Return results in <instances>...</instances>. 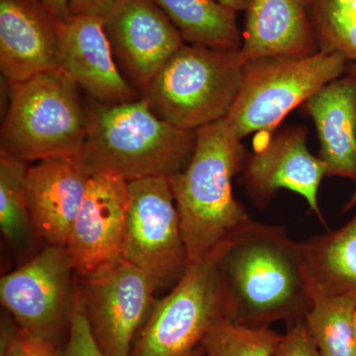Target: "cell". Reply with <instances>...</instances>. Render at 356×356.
I'll list each match as a JSON object with an SVG mask.
<instances>
[{
  "label": "cell",
  "mask_w": 356,
  "mask_h": 356,
  "mask_svg": "<svg viewBox=\"0 0 356 356\" xmlns=\"http://www.w3.org/2000/svg\"><path fill=\"white\" fill-rule=\"evenodd\" d=\"M229 318L248 327L303 320L313 304L301 243L250 220L218 250Z\"/></svg>",
  "instance_id": "6da1fadb"
},
{
  "label": "cell",
  "mask_w": 356,
  "mask_h": 356,
  "mask_svg": "<svg viewBox=\"0 0 356 356\" xmlns=\"http://www.w3.org/2000/svg\"><path fill=\"white\" fill-rule=\"evenodd\" d=\"M195 133L188 165L168 177L189 264L205 261L252 220L232 191L248 156L242 140L224 118Z\"/></svg>",
  "instance_id": "7a4b0ae2"
},
{
  "label": "cell",
  "mask_w": 356,
  "mask_h": 356,
  "mask_svg": "<svg viewBox=\"0 0 356 356\" xmlns=\"http://www.w3.org/2000/svg\"><path fill=\"white\" fill-rule=\"evenodd\" d=\"M86 106L88 134L79 158L89 175L108 173L130 181L170 177L188 165L196 133L161 119L142 96L119 104L90 98Z\"/></svg>",
  "instance_id": "3957f363"
},
{
  "label": "cell",
  "mask_w": 356,
  "mask_h": 356,
  "mask_svg": "<svg viewBox=\"0 0 356 356\" xmlns=\"http://www.w3.org/2000/svg\"><path fill=\"white\" fill-rule=\"evenodd\" d=\"M9 86L0 131L1 151L37 163L79 156L88 134V112L79 88L60 72H49Z\"/></svg>",
  "instance_id": "277c9868"
},
{
  "label": "cell",
  "mask_w": 356,
  "mask_h": 356,
  "mask_svg": "<svg viewBox=\"0 0 356 356\" xmlns=\"http://www.w3.org/2000/svg\"><path fill=\"white\" fill-rule=\"evenodd\" d=\"M243 69L240 50L184 44L140 96L163 120L195 132L227 116L242 86Z\"/></svg>",
  "instance_id": "5b68a950"
},
{
  "label": "cell",
  "mask_w": 356,
  "mask_h": 356,
  "mask_svg": "<svg viewBox=\"0 0 356 356\" xmlns=\"http://www.w3.org/2000/svg\"><path fill=\"white\" fill-rule=\"evenodd\" d=\"M348 64L339 54L321 51L308 57L245 63L242 86L225 121L240 140L252 133L273 132L289 112L343 76Z\"/></svg>",
  "instance_id": "8992f818"
},
{
  "label": "cell",
  "mask_w": 356,
  "mask_h": 356,
  "mask_svg": "<svg viewBox=\"0 0 356 356\" xmlns=\"http://www.w3.org/2000/svg\"><path fill=\"white\" fill-rule=\"evenodd\" d=\"M218 250L189 264L170 294L154 300L131 356H189L218 323L229 318Z\"/></svg>",
  "instance_id": "52a82bcc"
},
{
  "label": "cell",
  "mask_w": 356,
  "mask_h": 356,
  "mask_svg": "<svg viewBox=\"0 0 356 356\" xmlns=\"http://www.w3.org/2000/svg\"><path fill=\"white\" fill-rule=\"evenodd\" d=\"M128 196L122 259L144 271L156 289L177 284L189 261L168 177L130 180Z\"/></svg>",
  "instance_id": "ba28073f"
},
{
  "label": "cell",
  "mask_w": 356,
  "mask_h": 356,
  "mask_svg": "<svg viewBox=\"0 0 356 356\" xmlns=\"http://www.w3.org/2000/svg\"><path fill=\"white\" fill-rule=\"evenodd\" d=\"M81 277L79 295L100 348L107 356H131L154 305L153 281L123 259Z\"/></svg>",
  "instance_id": "9c48e42d"
},
{
  "label": "cell",
  "mask_w": 356,
  "mask_h": 356,
  "mask_svg": "<svg viewBox=\"0 0 356 356\" xmlns=\"http://www.w3.org/2000/svg\"><path fill=\"white\" fill-rule=\"evenodd\" d=\"M72 270L67 248L48 245L25 266L2 276L1 304L21 331L54 343L72 315Z\"/></svg>",
  "instance_id": "30bf717a"
},
{
  "label": "cell",
  "mask_w": 356,
  "mask_h": 356,
  "mask_svg": "<svg viewBox=\"0 0 356 356\" xmlns=\"http://www.w3.org/2000/svg\"><path fill=\"white\" fill-rule=\"evenodd\" d=\"M102 19L115 62L140 95L186 44L153 0H116Z\"/></svg>",
  "instance_id": "8fae6325"
},
{
  "label": "cell",
  "mask_w": 356,
  "mask_h": 356,
  "mask_svg": "<svg viewBox=\"0 0 356 356\" xmlns=\"http://www.w3.org/2000/svg\"><path fill=\"white\" fill-rule=\"evenodd\" d=\"M128 204L127 180L108 173L90 175L65 247L79 275L122 261Z\"/></svg>",
  "instance_id": "7c38bea8"
},
{
  "label": "cell",
  "mask_w": 356,
  "mask_h": 356,
  "mask_svg": "<svg viewBox=\"0 0 356 356\" xmlns=\"http://www.w3.org/2000/svg\"><path fill=\"white\" fill-rule=\"evenodd\" d=\"M308 130L303 126L286 129L261 149L247 156L242 170L243 184L257 207H264L280 189L300 194L309 208L323 219L318 191L327 175L324 163L307 147Z\"/></svg>",
  "instance_id": "4fadbf2b"
},
{
  "label": "cell",
  "mask_w": 356,
  "mask_h": 356,
  "mask_svg": "<svg viewBox=\"0 0 356 356\" xmlns=\"http://www.w3.org/2000/svg\"><path fill=\"white\" fill-rule=\"evenodd\" d=\"M58 72L102 104L140 97L115 62L100 16H72L58 23Z\"/></svg>",
  "instance_id": "5bb4252c"
},
{
  "label": "cell",
  "mask_w": 356,
  "mask_h": 356,
  "mask_svg": "<svg viewBox=\"0 0 356 356\" xmlns=\"http://www.w3.org/2000/svg\"><path fill=\"white\" fill-rule=\"evenodd\" d=\"M90 177L79 156H56L28 166L25 195L35 233L67 247Z\"/></svg>",
  "instance_id": "9a60e30c"
},
{
  "label": "cell",
  "mask_w": 356,
  "mask_h": 356,
  "mask_svg": "<svg viewBox=\"0 0 356 356\" xmlns=\"http://www.w3.org/2000/svg\"><path fill=\"white\" fill-rule=\"evenodd\" d=\"M58 23L40 0H0V70L8 84L58 72Z\"/></svg>",
  "instance_id": "2e32d148"
},
{
  "label": "cell",
  "mask_w": 356,
  "mask_h": 356,
  "mask_svg": "<svg viewBox=\"0 0 356 356\" xmlns=\"http://www.w3.org/2000/svg\"><path fill=\"white\" fill-rule=\"evenodd\" d=\"M240 49L243 63L269 57H308L318 51L312 0H250Z\"/></svg>",
  "instance_id": "e0dca14e"
},
{
  "label": "cell",
  "mask_w": 356,
  "mask_h": 356,
  "mask_svg": "<svg viewBox=\"0 0 356 356\" xmlns=\"http://www.w3.org/2000/svg\"><path fill=\"white\" fill-rule=\"evenodd\" d=\"M302 105L317 129L327 177L356 180V76L346 70Z\"/></svg>",
  "instance_id": "ac0fdd59"
},
{
  "label": "cell",
  "mask_w": 356,
  "mask_h": 356,
  "mask_svg": "<svg viewBox=\"0 0 356 356\" xmlns=\"http://www.w3.org/2000/svg\"><path fill=\"white\" fill-rule=\"evenodd\" d=\"M312 291L356 297V214L348 224L301 243Z\"/></svg>",
  "instance_id": "d6986e66"
},
{
  "label": "cell",
  "mask_w": 356,
  "mask_h": 356,
  "mask_svg": "<svg viewBox=\"0 0 356 356\" xmlns=\"http://www.w3.org/2000/svg\"><path fill=\"white\" fill-rule=\"evenodd\" d=\"M185 43L221 51L240 50L243 33L236 11L214 0H153Z\"/></svg>",
  "instance_id": "ffe728a7"
},
{
  "label": "cell",
  "mask_w": 356,
  "mask_h": 356,
  "mask_svg": "<svg viewBox=\"0 0 356 356\" xmlns=\"http://www.w3.org/2000/svg\"><path fill=\"white\" fill-rule=\"evenodd\" d=\"M355 311L356 297L314 295L303 322L322 356H356Z\"/></svg>",
  "instance_id": "44dd1931"
},
{
  "label": "cell",
  "mask_w": 356,
  "mask_h": 356,
  "mask_svg": "<svg viewBox=\"0 0 356 356\" xmlns=\"http://www.w3.org/2000/svg\"><path fill=\"white\" fill-rule=\"evenodd\" d=\"M28 166L22 159L0 151V229L6 242L18 248L29 245L36 234L26 202Z\"/></svg>",
  "instance_id": "7402d4cb"
},
{
  "label": "cell",
  "mask_w": 356,
  "mask_h": 356,
  "mask_svg": "<svg viewBox=\"0 0 356 356\" xmlns=\"http://www.w3.org/2000/svg\"><path fill=\"white\" fill-rule=\"evenodd\" d=\"M312 23L318 51L356 65V0H312Z\"/></svg>",
  "instance_id": "603a6c76"
},
{
  "label": "cell",
  "mask_w": 356,
  "mask_h": 356,
  "mask_svg": "<svg viewBox=\"0 0 356 356\" xmlns=\"http://www.w3.org/2000/svg\"><path fill=\"white\" fill-rule=\"evenodd\" d=\"M282 336L268 327H248L225 318L201 346L205 356H273Z\"/></svg>",
  "instance_id": "cb8c5ba5"
},
{
  "label": "cell",
  "mask_w": 356,
  "mask_h": 356,
  "mask_svg": "<svg viewBox=\"0 0 356 356\" xmlns=\"http://www.w3.org/2000/svg\"><path fill=\"white\" fill-rule=\"evenodd\" d=\"M60 356H107L96 341L79 291L74 294L69 341Z\"/></svg>",
  "instance_id": "d4e9b609"
},
{
  "label": "cell",
  "mask_w": 356,
  "mask_h": 356,
  "mask_svg": "<svg viewBox=\"0 0 356 356\" xmlns=\"http://www.w3.org/2000/svg\"><path fill=\"white\" fill-rule=\"evenodd\" d=\"M273 356H322L308 331L303 320L291 323L286 334L276 346Z\"/></svg>",
  "instance_id": "484cf974"
},
{
  "label": "cell",
  "mask_w": 356,
  "mask_h": 356,
  "mask_svg": "<svg viewBox=\"0 0 356 356\" xmlns=\"http://www.w3.org/2000/svg\"><path fill=\"white\" fill-rule=\"evenodd\" d=\"M2 356H60L54 343L29 336L19 330L2 341Z\"/></svg>",
  "instance_id": "4316f807"
},
{
  "label": "cell",
  "mask_w": 356,
  "mask_h": 356,
  "mask_svg": "<svg viewBox=\"0 0 356 356\" xmlns=\"http://www.w3.org/2000/svg\"><path fill=\"white\" fill-rule=\"evenodd\" d=\"M116 0H70L72 16H100L102 17Z\"/></svg>",
  "instance_id": "83f0119b"
},
{
  "label": "cell",
  "mask_w": 356,
  "mask_h": 356,
  "mask_svg": "<svg viewBox=\"0 0 356 356\" xmlns=\"http://www.w3.org/2000/svg\"><path fill=\"white\" fill-rule=\"evenodd\" d=\"M51 15L62 23L72 17L70 11V0H40Z\"/></svg>",
  "instance_id": "f1b7e54d"
},
{
  "label": "cell",
  "mask_w": 356,
  "mask_h": 356,
  "mask_svg": "<svg viewBox=\"0 0 356 356\" xmlns=\"http://www.w3.org/2000/svg\"><path fill=\"white\" fill-rule=\"evenodd\" d=\"M222 6L228 7L236 13L247 10L250 0H214Z\"/></svg>",
  "instance_id": "f546056e"
},
{
  "label": "cell",
  "mask_w": 356,
  "mask_h": 356,
  "mask_svg": "<svg viewBox=\"0 0 356 356\" xmlns=\"http://www.w3.org/2000/svg\"><path fill=\"white\" fill-rule=\"evenodd\" d=\"M348 72H353L355 76H356V65L355 64H348ZM356 206V187L355 189V192H353V195L350 196V200H348V202L344 205V211H350L353 209V207H355Z\"/></svg>",
  "instance_id": "4dcf8cb0"
},
{
  "label": "cell",
  "mask_w": 356,
  "mask_h": 356,
  "mask_svg": "<svg viewBox=\"0 0 356 356\" xmlns=\"http://www.w3.org/2000/svg\"><path fill=\"white\" fill-rule=\"evenodd\" d=\"M189 356H205V355H204V350L202 348V346H199L197 350L194 351V353H191V355Z\"/></svg>",
  "instance_id": "1f68e13d"
},
{
  "label": "cell",
  "mask_w": 356,
  "mask_h": 356,
  "mask_svg": "<svg viewBox=\"0 0 356 356\" xmlns=\"http://www.w3.org/2000/svg\"><path fill=\"white\" fill-rule=\"evenodd\" d=\"M353 332H355V339L356 343V311L355 314V318H353Z\"/></svg>",
  "instance_id": "d6a6232c"
}]
</instances>
